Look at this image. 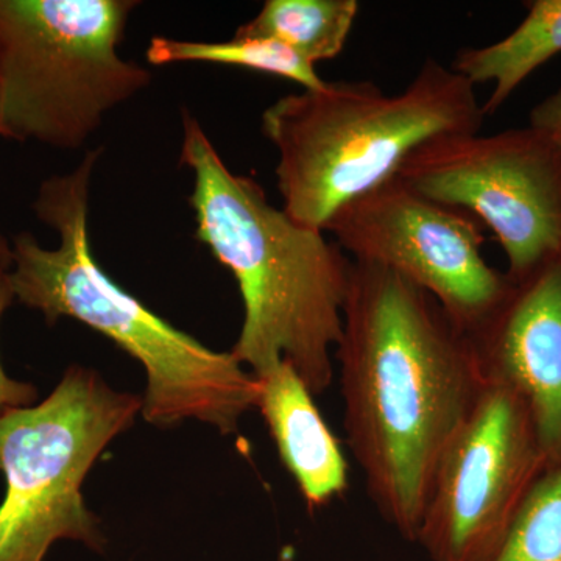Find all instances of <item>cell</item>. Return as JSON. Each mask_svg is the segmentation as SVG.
Wrapping results in <instances>:
<instances>
[{"label": "cell", "instance_id": "cell-13", "mask_svg": "<svg viewBox=\"0 0 561 561\" xmlns=\"http://www.w3.org/2000/svg\"><path fill=\"white\" fill-rule=\"evenodd\" d=\"M359 10L356 0H267L234 38L278 41L316 66L342 54Z\"/></svg>", "mask_w": 561, "mask_h": 561}, {"label": "cell", "instance_id": "cell-14", "mask_svg": "<svg viewBox=\"0 0 561 561\" xmlns=\"http://www.w3.org/2000/svg\"><path fill=\"white\" fill-rule=\"evenodd\" d=\"M147 61L153 66L191 61L238 66L295 81L302 90H319L327 83L317 73L316 66L273 39L232 38L225 43H202L154 36L147 49Z\"/></svg>", "mask_w": 561, "mask_h": 561}, {"label": "cell", "instance_id": "cell-19", "mask_svg": "<svg viewBox=\"0 0 561 561\" xmlns=\"http://www.w3.org/2000/svg\"><path fill=\"white\" fill-rule=\"evenodd\" d=\"M279 561H291L290 549H284L283 556H280Z\"/></svg>", "mask_w": 561, "mask_h": 561}, {"label": "cell", "instance_id": "cell-4", "mask_svg": "<svg viewBox=\"0 0 561 561\" xmlns=\"http://www.w3.org/2000/svg\"><path fill=\"white\" fill-rule=\"evenodd\" d=\"M483 119L474 84L427 58L398 94L341 80L284 95L262 114V133L278 150L284 213L324 231L339 209L394 179L412 151L479 133Z\"/></svg>", "mask_w": 561, "mask_h": 561}, {"label": "cell", "instance_id": "cell-11", "mask_svg": "<svg viewBox=\"0 0 561 561\" xmlns=\"http://www.w3.org/2000/svg\"><path fill=\"white\" fill-rule=\"evenodd\" d=\"M256 378V409L264 416L284 467L309 508L327 507L348 490V461L341 440L289 362L283 359Z\"/></svg>", "mask_w": 561, "mask_h": 561}, {"label": "cell", "instance_id": "cell-6", "mask_svg": "<svg viewBox=\"0 0 561 561\" xmlns=\"http://www.w3.org/2000/svg\"><path fill=\"white\" fill-rule=\"evenodd\" d=\"M142 402L111 389L99 373L70 367L46 400L0 415V561H43L58 540L102 551L105 538L81 486Z\"/></svg>", "mask_w": 561, "mask_h": 561}, {"label": "cell", "instance_id": "cell-16", "mask_svg": "<svg viewBox=\"0 0 561 561\" xmlns=\"http://www.w3.org/2000/svg\"><path fill=\"white\" fill-rule=\"evenodd\" d=\"M10 273L0 265V319L14 300ZM38 397V390L32 383L14 381L7 376L0 364V415L10 409L28 408Z\"/></svg>", "mask_w": 561, "mask_h": 561}, {"label": "cell", "instance_id": "cell-5", "mask_svg": "<svg viewBox=\"0 0 561 561\" xmlns=\"http://www.w3.org/2000/svg\"><path fill=\"white\" fill-rule=\"evenodd\" d=\"M135 0H0V133L80 149L151 73L122 60Z\"/></svg>", "mask_w": 561, "mask_h": 561}, {"label": "cell", "instance_id": "cell-8", "mask_svg": "<svg viewBox=\"0 0 561 561\" xmlns=\"http://www.w3.org/2000/svg\"><path fill=\"white\" fill-rule=\"evenodd\" d=\"M546 470L527 405L508 387L486 382L442 454L415 542L431 561H493Z\"/></svg>", "mask_w": 561, "mask_h": 561}, {"label": "cell", "instance_id": "cell-3", "mask_svg": "<svg viewBox=\"0 0 561 561\" xmlns=\"http://www.w3.org/2000/svg\"><path fill=\"white\" fill-rule=\"evenodd\" d=\"M102 150L76 171L41 184L36 217L60 236L55 250L27 232L11 245L14 297L43 312L47 323L69 317L101 332L142 364L147 375L144 419L157 426L197 420L221 434L238 431L253 411L260 381L231 353H219L176 330L110 278L91 251L88 231L91 176Z\"/></svg>", "mask_w": 561, "mask_h": 561}, {"label": "cell", "instance_id": "cell-9", "mask_svg": "<svg viewBox=\"0 0 561 561\" xmlns=\"http://www.w3.org/2000/svg\"><path fill=\"white\" fill-rule=\"evenodd\" d=\"M483 230L467 210L431 201L398 176L343 206L324 228L351 261L379 265L427 291L467 334L511 284L483 257Z\"/></svg>", "mask_w": 561, "mask_h": 561}, {"label": "cell", "instance_id": "cell-10", "mask_svg": "<svg viewBox=\"0 0 561 561\" xmlns=\"http://www.w3.org/2000/svg\"><path fill=\"white\" fill-rule=\"evenodd\" d=\"M468 335L485 382L522 398L548 468L560 465L561 256L511 279L500 305Z\"/></svg>", "mask_w": 561, "mask_h": 561}, {"label": "cell", "instance_id": "cell-18", "mask_svg": "<svg viewBox=\"0 0 561 561\" xmlns=\"http://www.w3.org/2000/svg\"><path fill=\"white\" fill-rule=\"evenodd\" d=\"M2 136V133H0ZM0 265L7 271H10L11 267V247L9 242L5 241L2 234H0Z\"/></svg>", "mask_w": 561, "mask_h": 561}, {"label": "cell", "instance_id": "cell-1", "mask_svg": "<svg viewBox=\"0 0 561 561\" xmlns=\"http://www.w3.org/2000/svg\"><path fill=\"white\" fill-rule=\"evenodd\" d=\"M334 357L346 442L368 497L415 542L442 454L486 383L470 335L411 280L353 261Z\"/></svg>", "mask_w": 561, "mask_h": 561}, {"label": "cell", "instance_id": "cell-2", "mask_svg": "<svg viewBox=\"0 0 561 561\" xmlns=\"http://www.w3.org/2000/svg\"><path fill=\"white\" fill-rule=\"evenodd\" d=\"M181 164L195 176L197 239L241 289L245 316L232 356L254 376L287 360L313 397L323 394L334 381L353 261L324 231L275 208L256 181L232 173L187 111Z\"/></svg>", "mask_w": 561, "mask_h": 561}, {"label": "cell", "instance_id": "cell-12", "mask_svg": "<svg viewBox=\"0 0 561 561\" xmlns=\"http://www.w3.org/2000/svg\"><path fill=\"white\" fill-rule=\"evenodd\" d=\"M522 24L497 43L467 47L451 68L471 84L493 83L483 114L496 113L530 73L561 51V0H534Z\"/></svg>", "mask_w": 561, "mask_h": 561}, {"label": "cell", "instance_id": "cell-7", "mask_svg": "<svg viewBox=\"0 0 561 561\" xmlns=\"http://www.w3.org/2000/svg\"><path fill=\"white\" fill-rule=\"evenodd\" d=\"M397 176L489 228L511 279L561 256V150L530 125L430 140L409 154Z\"/></svg>", "mask_w": 561, "mask_h": 561}, {"label": "cell", "instance_id": "cell-17", "mask_svg": "<svg viewBox=\"0 0 561 561\" xmlns=\"http://www.w3.org/2000/svg\"><path fill=\"white\" fill-rule=\"evenodd\" d=\"M529 125L548 136L561 150V90L531 110Z\"/></svg>", "mask_w": 561, "mask_h": 561}, {"label": "cell", "instance_id": "cell-15", "mask_svg": "<svg viewBox=\"0 0 561 561\" xmlns=\"http://www.w3.org/2000/svg\"><path fill=\"white\" fill-rule=\"evenodd\" d=\"M493 561H561V463L531 486Z\"/></svg>", "mask_w": 561, "mask_h": 561}]
</instances>
